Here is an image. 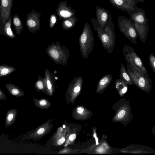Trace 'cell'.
I'll use <instances>...</instances> for the list:
<instances>
[{
	"label": "cell",
	"instance_id": "6da1fadb",
	"mask_svg": "<svg viewBox=\"0 0 155 155\" xmlns=\"http://www.w3.org/2000/svg\"><path fill=\"white\" fill-rule=\"evenodd\" d=\"M103 48L111 54L115 47L116 36L111 15L109 14L107 23L102 30L98 26L96 30Z\"/></svg>",
	"mask_w": 155,
	"mask_h": 155
},
{
	"label": "cell",
	"instance_id": "7a4b0ae2",
	"mask_svg": "<svg viewBox=\"0 0 155 155\" xmlns=\"http://www.w3.org/2000/svg\"><path fill=\"white\" fill-rule=\"evenodd\" d=\"M127 70L134 84L145 91L150 90L152 81L148 75H146L129 64H127Z\"/></svg>",
	"mask_w": 155,
	"mask_h": 155
},
{
	"label": "cell",
	"instance_id": "3957f363",
	"mask_svg": "<svg viewBox=\"0 0 155 155\" xmlns=\"http://www.w3.org/2000/svg\"><path fill=\"white\" fill-rule=\"evenodd\" d=\"M117 20L120 31L132 43H136L138 35L134 26L133 22L130 19L122 16H119Z\"/></svg>",
	"mask_w": 155,
	"mask_h": 155
},
{
	"label": "cell",
	"instance_id": "277c9868",
	"mask_svg": "<svg viewBox=\"0 0 155 155\" xmlns=\"http://www.w3.org/2000/svg\"><path fill=\"white\" fill-rule=\"evenodd\" d=\"M122 52L128 64L141 71L145 74L148 75L147 70L142 61L135 51L133 47L125 45L123 47Z\"/></svg>",
	"mask_w": 155,
	"mask_h": 155
},
{
	"label": "cell",
	"instance_id": "5b68a950",
	"mask_svg": "<svg viewBox=\"0 0 155 155\" xmlns=\"http://www.w3.org/2000/svg\"><path fill=\"white\" fill-rule=\"evenodd\" d=\"M114 6L123 11L133 12L139 8L134 0H108Z\"/></svg>",
	"mask_w": 155,
	"mask_h": 155
},
{
	"label": "cell",
	"instance_id": "8992f818",
	"mask_svg": "<svg viewBox=\"0 0 155 155\" xmlns=\"http://www.w3.org/2000/svg\"><path fill=\"white\" fill-rule=\"evenodd\" d=\"M56 11L60 20L75 16L76 12L71 7L68 6L67 1H65L59 2Z\"/></svg>",
	"mask_w": 155,
	"mask_h": 155
},
{
	"label": "cell",
	"instance_id": "52a82bcc",
	"mask_svg": "<svg viewBox=\"0 0 155 155\" xmlns=\"http://www.w3.org/2000/svg\"><path fill=\"white\" fill-rule=\"evenodd\" d=\"M41 13L33 10L27 16L26 25L30 30H35L40 26V17Z\"/></svg>",
	"mask_w": 155,
	"mask_h": 155
},
{
	"label": "cell",
	"instance_id": "ba28073f",
	"mask_svg": "<svg viewBox=\"0 0 155 155\" xmlns=\"http://www.w3.org/2000/svg\"><path fill=\"white\" fill-rule=\"evenodd\" d=\"M129 15L130 19L133 22L140 24L147 23L148 20L146 16L145 11L142 8H139L136 11L133 12H127Z\"/></svg>",
	"mask_w": 155,
	"mask_h": 155
},
{
	"label": "cell",
	"instance_id": "9c48e42d",
	"mask_svg": "<svg viewBox=\"0 0 155 155\" xmlns=\"http://www.w3.org/2000/svg\"><path fill=\"white\" fill-rule=\"evenodd\" d=\"M95 11L97 20L100 28L103 30L107 22L109 12L104 8L96 6Z\"/></svg>",
	"mask_w": 155,
	"mask_h": 155
},
{
	"label": "cell",
	"instance_id": "30bf717a",
	"mask_svg": "<svg viewBox=\"0 0 155 155\" xmlns=\"http://www.w3.org/2000/svg\"><path fill=\"white\" fill-rule=\"evenodd\" d=\"M12 0H1L0 7L1 16L3 23H5L10 14Z\"/></svg>",
	"mask_w": 155,
	"mask_h": 155
},
{
	"label": "cell",
	"instance_id": "8fae6325",
	"mask_svg": "<svg viewBox=\"0 0 155 155\" xmlns=\"http://www.w3.org/2000/svg\"><path fill=\"white\" fill-rule=\"evenodd\" d=\"M133 25L140 41L142 42L145 43L149 30V26L147 23L140 24L133 22Z\"/></svg>",
	"mask_w": 155,
	"mask_h": 155
},
{
	"label": "cell",
	"instance_id": "7c38bea8",
	"mask_svg": "<svg viewBox=\"0 0 155 155\" xmlns=\"http://www.w3.org/2000/svg\"><path fill=\"white\" fill-rule=\"evenodd\" d=\"M112 74H108L104 76L99 81L97 88V92H101L104 91L111 82Z\"/></svg>",
	"mask_w": 155,
	"mask_h": 155
},
{
	"label": "cell",
	"instance_id": "4fadbf2b",
	"mask_svg": "<svg viewBox=\"0 0 155 155\" xmlns=\"http://www.w3.org/2000/svg\"><path fill=\"white\" fill-rule=\"evenodd\" d=\"M17 110L15 108L11 109L6 112L5 117V126L6 128L12 126L16 121Z\"/></svg>",
	"mask_w": 155,
	"mask_h": 155
},
{
	"label": "cell",
	"instance_id": "5bb4252c",
	"mask_svg": "<svg viewBox=\"0 0 155 155\" xmlns=\"http://www.w3.org/2000/svg\"><path fill=\"white\" fill-rule=\"evenodd\" d=\"M6 87L9 93L16 97H21L24 96V92L17 86L11 83L6 84Z\"/></svg>",
	"mask_w": 155,
	"mask_h": 155
},
{
	"label": "cell",
	"instance_id": "9a60e30c",
	"mask_svg": "<svg viewBox=\"0 0 155 155\" xmlns=\"http://www.w3.org/2000/svg\"><path fill=\"white\" fill-rule=\"evenodd\" d=\"M120 78L124 81L128 85H134L124 65L122 63L120 64Z\"/></svg>",
	"mask_w": 155,
	"mask_h": 155
},
{
	"label": "cell",
	"instance_id": "2e32d148",
	"mask_svg": "<svg viewBox=\"0 0 155 155\" xmlns=\"http://www.w3.org/2000/svg\"><path fill=\"white\" fill-rule=\"evenodd\" d=\"M16 70L13 66L5 64L0 65V78L9 75Z\"/></svg>",
	"mask_w": 155,
	"mask_h": 155
},
{
	"label": "cell",
	"instance_id": "e0dca14e",
	"mask_svg": "<svg viewBox=\"0 0 155 155\" xmlns=\"http://www.w3.org/2000/svg\"><path fill=\"white\" fill-rule=\"evenodd\" d=\"M115 85L116 89L121 94L125 93L127 91L128 85L120 78L115 81Z\"/></svg>",
	"mask_w": 155,
	"mask_h": 155
},
{
	"label": "cell",
	"instance_id": "ac0fdd59",
	"mask_svg": "<svg viewBox=\"0 0 155 155\" xmlns=\"http://www.w3.org/2000/svg\"><path fill=\"white\" fill-rule=\"evenodd\" d=\"M78 20L75 16H73L63 19L61 24L64 28H69L74 26Z\"/></svg>",
	"mask_w": 155,
	"mask_h": 155
},
{
	"label": "cell",
	"instance_id": "d6986e66",
	"mask_svg": "<svg viewBox=\"0 0 155 155\" xmlns=\"http://www.w3.org/2000/svg\"><path fill=\"white\" fill-rule=\"evenodd\" d=\"M11 18L5 23L4 28L5 33L7 36L9 38L13 39L15 38L16 35L12 32L11 28V23L12 21Z\"/></svg>",
	"mask_w": 155,
	"mask_h": 155
},
{
	"label": "cell",
	"instance_id": "ffe728a7",
	"mask_svg": "<svg viewBox=\"0 0 155 155\" xmlns=\"http://www.w3.org/2000/svg\"><path fill=\"white\" fill-rule=\"evenodd\" d=\"M13 23L16 30V34H20L22 31L23 25L21 21L16 14L14 16Z\"/></svg>",
	"mask_w": 155,
	"mask_h": 155
},
{
	"label": "cell",
	"instance_id": "44dd1931",
	"mask_svg": "<svg viewBox=\"0 0 155 155\" xmlns=\"http://www.w3.org/2000/svg\"><path fill=\"white\" fill-rule=\"evenodd\" d=\"M149 63L153 72L155 74V57L153 53H151L149 57Z\"/></svg>",
	"mask_w": 155,
	"mask_h": 155
},
{
	"label": "cell",
	"instance_id": "7402d4cb",
	"mask_svg": "<svg viewBox=\"0 0 155 155\" xmlns=\"http://www.w3.org/2000/svg\"><path fill=\"white\" fill-rule=\"evenodd\" d=\"M57 21V18L55 13L52 14L50 16L49 19V26L53 27L56 23Z\"/></svg>",
	"mask_w": 155,
	"mask_h": 155
},
{
	"label": "cell",
	"instance_id": "603a6c76",
	"mask_svg": "<svg viewBox=\"0 0 155 155\" xmlns=\"http://www.w3.org/2000/svg\"><path fill=\"white\" fill-rule=\"evenodd\" d=\"M50 54L51 56L54 59H57L59 57V54L56 50L52 49L50 51Z\"/></svg>",
	"mask_w": 155,
	"mask_h": 155
},
{
	"label": "cell",
	"instance_id": "cb8c5ba5",
	"mask_svg": "<svg viewBox=\"0 0 155 155\" xmlns=\"http://www.w3.org/2000/svg\"><path fill=\"white\" fill-rule=\"evenodd\" d=\"M7 98L3 91L0 89V100H6Z\"/></svg>",
	"mask_w": 155,
	"mask_h": 155
},
{
	"label": "cell",
	"instance_id": "d4e9b609",
	"mask_svg": "<svg viewBox=\"0 0 155 155\" xmlns=\"http://www.w3.org/2000/svg\"><path fill=\"white\" fill-rule=\"evenodd\" d=\"M125 114V112L123 110H121L117 114V117L119 118H123Z\"/></svg>",
	"mask_w": 155,
	"mask_h": 155
},
{
	"label": "cell",
	"instance_id": "484cf974",
	"mask_svg": "<svg viewBox=\"0 0 155 155\" xmlns=\"http://www.w3.org/2000/svg\"><path fill=\"white\" fill-rule=\"evenodd\" d=\"M36 85L37 87L40 89H42L43 88V84L40 81H38L36 83Z\"/></svg>",
	"mask_w": 155,
	"mask_h": 155
},
{
	"label": "cell",
	"instance_id": "4316f807",
	"mask_svg": "<svg viewBox=\"0 0 155 155\" xmlns=\"http://www.w3.org/2000/svg\"><path fill=\"white\" fill-rule=\"evenodd\" d=\"M65 139L64 137H62L58 140L57 142V143L58 145H61L65 141Z\"/></svg>",
	"mask_w": 155,
	"mask_h": 155
},
{
	"label": "cell",
	"instance_id": "83f0119b",
	"mask_svg": "<svg viewBox=\"0 0 155 155\" xmlns=\"http://www.w3.org/2000/svg\"><path fill=\"white\" fill-rule=\"evenodd\" d=\"M76 135L75 134H71L69 137V140L71 141L74 140L76 138Z\"/></svg>",
	"mask_w": 155,
	"mask_h": 155
},
{
	"label": "cell",
	"instance_id": "f1b7e54d",
	"mask_svg": "<svg viewBox=\"0 0 155 155\" xmlns=\"http://www.w3.org/2000/svg\"><path fill=\"white\" fill-rule=\"evenodd\" d=\"M84 110V109L82 107H79L77 108V111L79 114H81Z\"/></svg>",
	"mask_w": 155,
	"mask_h": 155
},
{
	"label": "cell",
	"instance_id": "f546056e",
	"mask_svg": "<svg viewBox=\"0 0 155 155\" xmlns=\"http://www.w3.org/2000/svg\"><path fill=\"white\" fill-rule=\"evenodd\" d=\"M45 129L44 128H41L39 129L37 131V133L38 134H41L44 133Z\"/></svg>",
	"mask_w": 155,
	"mask_h": 155
},
{
	"label": "cell",
	"instance_id": "4dcf8cb0",
	"mask_svg": "<svg viewBox=\"0 0 155 155\" xmlns=\"http://www.w3.org/2000/svg\"><path fill=\"white\" fill-rule=\"evenodd\" d=\"M80 90V87L79 86L75 87L74 89V91L75 93H78Z\"/></svg>",
	"mask_w": 155,
	"mask_h": 155
},
{
	"label": "cell",
	"instance_id": "1f68e13d",
	"mask_svg": "<svg viewBox=\"0 0 155 155\" xmlns=\"http://www.w3.org/2000/svg\"><path fill=\"white\" fill-rule=\"evenodd\" d=\"M47 103L46 101L45 100H42L39 102V104L41 106H44Z\"/></svg>",
	"mask_w": 155,
	"mask_h": 155
},
{
	"label": "cell",
	"instance_id": "d6a6232c",
	"mask_svg": "<svg viewBox=\"0 0 155 155\" xmlns=\"http://www.w3.org/2000/svg\"><path fill=\"white\" fill-rule=\"evenodd\" d=\"M47 82L48 89H51V84L50 81L49 80H48L47 81Z\"/></svg>",
	"mask_w": 155,
	"mask_h": 155
},
{
	"label": "cell",
	"instance_id": "836d02e7",
	"mask_svg": "<svg viewBox=\"0 0 155 155\" xmlns=\"http://www.w3.org/2000/svg\"><path fill=\"white\" fill-rule=\"evenodd\" d=\"M146 0H136L137 3L138 2H144Z\"/></svg>",
	"mask_w": 155,
	"mask_h": 155
},
{
	"label": "cell",
	"instance_id": "e575fe53",
	"mask_svg": "<svg viewBox=\"0 0 155 155\" xmlns=\"http://www.w3.org/2000/svg\"><path fill=\"white\" fill-rule=\"evenodd\" d=\"M57 78H58L57 77H55V79H57Z\"/></svg>",
	"mask_w": 155,
	"mask_h": 155
},
{
	"label": "cell",
	"instance_id": "d590c367",
	"mask_svg": "<svg viewBox=\"0 0 155 155\" xmlns=\"http://www.w3.org/2000/svg\"><path fill=\"white\" fill-rule=\"evenodd\" d=\"M1 104L0 103V106H1Z\"/></svg>",
	"mask_w": 155,
	"mask_h": 155
},
{
	"label": "cell",
	"instance_id": "8d00e7d4",
	"mask_svg": "<svg viewBox=\"0 0 155 155\" xmlns=\"http://www.w3.org/2000/svg\"></svg>",
	"mask_w": 155,
	"mask_h": 155
}]
</instances>
